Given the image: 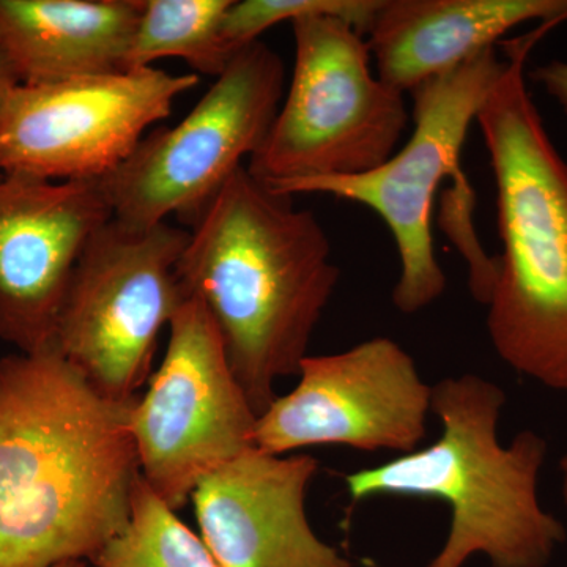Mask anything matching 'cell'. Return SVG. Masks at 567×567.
I'll use <instances>...</instances> for the list:
<instances>
[{
    "label": "cell",
    "mask_w": 567,
    "mask_h": 567,
    "mask_svg": "<svg viewBox=\"0 0 567 567\" xmlns=\"http://www.w3.org/2000/svg\"><path fill=\"white\" fill-rule=\"evenodd\" d=\"M136 399L104 398L54 349L0 360V567L91 561L121 532Z\"/></svg>",
    "instance_id": "cell-1"
},
{
    "label": "cell",
    "mask_w": 567,
    "mask_h": 567,
    "mask_svg": "<svg viewBox=\"0 0 567 567\" xmlns=\"http://www.w3.org/2000/svg\"><path fill=\"white\" fill-rule=\"evenodd\" d=\"M203 301L256 415L275 383L298 375L341 270L316 213L241 166L189 223L178 260Z\"/></svg>",
    "instance_id": "cell-2"
},
{
    "label": "cell",
    "mask_w": 567,
    "mask_h": 567,
    "mask_svg": "<svg viewBox=\"0 0 567 567\" xmlns=\"http://www.w3.org/2000/svg\"><path fill=\"white\" fill-rule=\"evenodd\" d=\"M563 22L505 41V69L477 114L496 188L503 251L487 301V333L503 363L567 393V163L527 82L537 43Z\"/></svg>",
    "instance_id": "cell-3"
},
{
    "label": "cell",
    "mask_w": 567,
    "mask_h": 567,
    "mask_svg": "<svg viewBox=\"0 0 567 567\" xmlns=\"http://www.w3.org/2000/svg\"><path fill=\"white\" fill-rule=\"evenodd\" d=\"M506 393L476 374L432 386L431 412L442 424L432 445L344 476L352 505L374 496L439 499L450 507L445 544L425 567H464L484 555L491 567H547L566 543L565 524L540 505L547 440L518 432L498 440Z\"/></svg>",
    "instance_id": "cell-4"
},
{
    "label": "cell",
    "mask_w": 567,
    "mask_h": 567,
    "mask_svg": "<svg viewBox=\"0 0 567 567\" xmlns=\"http://www.w3.org/2000/svg\"><path fill=\"white\" fill-rule=\"evenodd\" d=\"M503 69L505 58L492 47L421 82L409 92L415 123L409 141L375 169L270 186L287 196L323 194L374 212L398 248L401 271L391 298L402 315L423 311L446 290V275L436 260L431 227L435 196L446 178L456 183L451 207L446 208V235L462 254L480 248L472 223L475 196L462 173L461 156L470 128Z\"/></svg>",
    "instance_id": "cell-5"
},
{
    "label": "cell",
    "mask_w": 567,
    "mask_h": 567,
    "mask_svg": "<svg viewBox=\"0 0 567 567\" xmlns=\"http://www.w3.org/2000/svg\"><path fill=\"white\" fill-rule=\"evenodd\" d=\"M290 24L289 92L246 167L271 188L375 169L398 152L409 126L405 93L377 76L368 41L350 22L308 14Z\"/></svg>",
    "instance_id": "cell-6"
},
{
    "label": "cell",
    "mask_w": 567,
    "mask_h": 567,
    "mask_svg": "<svg viewBox=\"0 0 567 567\" xmlns=\"http://www.w3.org/2000/svg\"><path fill=\"white\" fill-rule=\"evenodd\" d=\"M286 66L257 40L235 52L193 111L156 130L96 181L123 226L147 229L178 216L192 223L270 132L284 100Z\"/></svg>",
    "instance_id": "cell-7"
},
{
    "label": "cell",
    "mask_w": 567,
    "mask_h": 567,
    "mask_svg": "<svg viewBox=\"0 0 567 567\" xmlns=\"http://www.w3.org/2000/svg\"><path fill=\"white\" fill-rule=\"evenodd\" d=\"M188 230L104 224L71 275L54 347L100 394L130 402L147 385L158 338L188 298L178 260Z\"/></svg>",
    "instance_id": "cell-8"
},
{
    "label": "cell",
    "mask_w": 567,
    "mask_h": 567,
    "mask_svg": "<svg viewBox=\"0 0 567 567\" xmlns=\"http://www.w3.org/2000/svg\"><path fill=\"white\" fill-rule=\"evenodd\" d=\"M147 385L130 415L134 450L142 480L178 511L203 477L252 450L257 421L196 297L171 320L166 353Z\"/></svg>",
    "instance_id": "cell-9"
},
{
    "label": "cell",
    "mask_w": 567,
    "mask_h": 567,
    "mask_svg": "<svg viewBox=\"0 0 567 567\" xmlns=\"http://www.w3.org/2000/svg\"><path fill=\"white\" fill-rule=\"evenodd\" d=\"M197 84L193 71L155 66L17 84L0 102V174L100 181Z\"/></svg>",
    "instance_id": "cell-10"
},
{
    "label": "cell",
    "mask_w": 567,
    "mask_h": 567,
    "mask_svg": "<svg viewBox=\"0 0 567 567\" xmlns=\"http://www.w3.org/2000/svg\"><path fill=\"white\" fill-rule=\"evenodd\" d=\"M297 386L276 395L254 425L262 453L286 456L322 445L364 453H412L425 436L432 386L415 360L386 336L344 352L306 357Z\"/></svg>",
    "instance_id": "cell-11"
},
{
    "label": "cell",
    "mask_w": 567,
    "mask_h": 567,
    "mask_svg": "<svg viewBox=\"0 0 567 567\" xmlns=\"http://www.w3.org/2000/svg\"><path fill=\"white\" fill-rule=\"evenodd\" d=\"M112 210L96 181L0 177V341L54 347L71 275Z\"/></svg>",
    "instance_id": "cell-12"
},
{
    "label": "cell",
    "mask_w": 567,
    "mask_h": 567,
    "mask_svg": "<svg viewBox=\"0 0 567 567\" xmlns=\"http://www.w3.org/2000/svg\"><path fill=\"white\" fill-rule=\"evenodd\" d=\"M319 465L311 454L252 447L199 481L194 514L219 567H352L309 524L306 496Z\"/></svg>",
    "instance_id": "cell-13"
},
{
    "label": "cell",
    "mask_w": 567,
    "mask_h": 567,
    "mask_svg": "<svg viewBox=\"0 0 567 567\" xmlns=\"http://www.w3.org/2000/svg\"><path fill=\"white\" fill-rule=\"evenodd\" d=\"M529 21H567V0H380L364 39L377 76L409 93Z\"/></svg>",
    "instance_id": "cell-14"
},
{
    "label": "cell",
    "mask_w": 567,
    "mask_h": 567,
    "mask_svg": "<svg viewBox=\"0 0 567 567\" xmlns=\"http://www.w3.org/2000/svg\"><path fill=\"white\" fill-rule=\"evenodd\" d=\"M142 0H0V52L20 84L126 71Z\"/></svg>",
    "instance_id": "cell-15"
},
{
    "label": "cell",
    "mask_w": 567,
    "mask_h": 567,
    "mask_svg": "<svg viewBox=\"0 0 567 567\" xmlns=\"http://www.w3.org/2000/svg\"><path fill=\"white\" fill-rule=\"evenodd\" d=\"M233 0H142L126 71L159 59H182L194 74L218 78L235 52L224 44V14Z\"/></svg>",
    "instance_id": "cell-16"
},
{
    "label": "cell",
    "mask_w": 567,
    "mask_h": 567,
    "mask_svg": "<svg viewBox=\"0 0 567 567\" xmlns=\"http://www.w3.org/2000/svg\"><path fill=\"white\" fill-rule=\"evenodd\" d=\"M91 563L93 567H219L203 537L142 476L126 524Z\"/></svg>",
    "instance_id": "cell-17"
},
{
    "label": "cell",
    "mask_w": 567,
    "mask_h": 567,
    "mask_svg": "<svg viewBox=\"0 0 567 567\" xmlns=\"http://www.w3.org/2000/svg\"><path fill=\"white\" fill-rule=\"evenodd\" d=\"M379 6L380 0H233L224 14L221 37L237 52L279 22L308 14L342 18L364 35Z\"/></svg>",
    "instance_id": "cell-18"
},
{
    "label": "cell",
    "mask_w": 567,
    "mask_h": 567,
    "mask_svg": "<svg viewBox=\"0 0 567 567\" xmlns=\"http://www.w3.org/2000/svg\"><path fill=\"white\" fill-rule=\"evenodd\" d=\"M527 80L544 89V92L561 107L567 118V62L550 61L527 71Z\"/></svg>",
    "instance_id": "cell-19"
},
{
    "label": "cell",
    "mask_w": 567,
    "mask_h": 567,
    "mask_svg": "<svg viewBox=\"0 0 567 567\" xmlns=\"http://www.w3.org/2000/svg\"><path fill=\"white\" fill-rule=\"evenodd\" d=\"M17 84H20V82L17 81L13 71L10 70L9 63H7L6 58H3L2 52H0V102H2L3 96L9 93L10 89H13Z\"/></svg>",
    "instance_id": "cell-20"
},
{
    "label": "cell",
    "mask_w": 567,
    "mask_h": 567,
    "mask_svg": "<svg viewBox=\"0 0 567 567\" xmlns=\"http://www.w3.org/2000/svg\"><path fill=\"white\" fill-rule=\"evenodd\" d=\"M559 473H561V495L563 503L567 507V453L559 458Z\"/></svg>",
    "instance_id": "cell-21"
},
{
    "label": "cell",
    "mask_w": 567,
    "mask_h": 567,
    "mask_svg": "<svg viewBox=\"0 0 567 567\" xmlns=\"http://www.w3.org/2000/svg\"><path fill=\"white\" fill-rule=\"evenodd\" d=\"M52 567H93L91 561H85V559H73V561L61 563V565H55Z\"/></svg>",
    "instance_id": "cell-22"
},
{
    "label": "cell",
    "mask_w": 567,
    "mask_h": 567,
    "mask_svg": "<svg viewBox=\"0 0 567 567\" xmlns=\"http://www.w3.org/2000/svg\"><path fill=\"white\" fill-rule=\"evenodd\" d=\"M0 177H2V174H0Z\"/></svg>",
    "instance_id": "cell-23"
}]
</instances>
